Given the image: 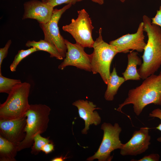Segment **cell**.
<instances>
[{
  "instance_id": "cell-1",
  "label": "cell",
  "mask_w": 161,
  "mask_h": 161,
  "mask_svg": "<svg viewBox=\"0 0 161 161\" xmlns=\"http://www.w3.org/2000/svg\"><path fill=\"white\" fill-rule=\"evenodd\" d=\"M150 104L161 106V73L150 75L141 85L129 90L127 97L119 104L116 110L122 112L123 107L132 104L134 112L139 116L144 108Z\"/></svg>"
},
{
  "instance_id": "cell-2",
  "label": "cell",
  "mask_w": 161,
  "mask_h": 161,
  "mask_svg": "<svg viewBox=\"0 0 161 161\" xmlns=\"http://www.w3.org/2000/svg\"><path fill=\"white\" fill-rule=\"evenodd\" d=\"M144 31L148 39L142 56L143 63L137 72L144 80L154 74L161 65V28L151 23V20L144 15L143 17Z\"/></svg>"
},
{
  "instance_id": "cell-3",
  "label": "cell",
  "mask_w": 161,
  "mask_h": 161,
  "mask_svg": "<svg viewBox=\"0 0 161 161\" xmlns=\"http://www.w3.org/2000/svg\"><path fill=\"white\" fill-rule=\"evenodd\" d=\"M50 111V107L45 104H30L25 115L26 117V136L17 146L18 151L32 146L35 135L46 131Z\"/></svg>"
},
{
  "instance_id": "cell-4",
  "label": "cell",
  "mask_w": 161,
  "mask_h": 161,
  "mask_svg": "<svg viewBox=\"0 0 161 161\" xmlns=\"http://www.w3.org/2000/svg\"><path fill=\"white\" fill-rule=\"evenodd\" d=\"M31 85L24 82L15 86L0 105V119L15 120L24 117L29 108L28 97Z\"/></svg>"
},
{
  "instance_id": "cell-5",
  "label": "cell",
  "mask_w": 161,
  "mask_h": 161,
  "mask_svg": "<svg viewBox=\"0 0 161 161\" xmlns=\"http://www.w3.org/2000/svg\"><path fill=\"white\" fill-rule=\"evenodd\" d=\"M98 37L94 41L93 52L90 55L92 72L99 73L107 84L110 75V67L115 56L119 53L115 47L105 42L102 36V28H100Z\"/></svg>"
},
{
  "instance_id": "cell-6",
  "label": "cell",
  "mask_w": 161,
  "mask_h": 161,
  "mask_svg": "<svg viewBox=\"0 0 161 161\" xmlns=\"http://www.w3.org/2000/svg\"><path fill=\"white\" fill-rule=\"evenodd\" d=\"M78 17L70 24L64 26L63 30L70 33L76 43L84 47L93 48L94 42L92 36L94 27L88 13L84 9L78 10Z\"/></svg>"
},
{
  "instance_id": "cell-7",
  "label": "cell",
  "mask_w": 161,
  "mask_h": 161,
  "mask_svg": "<svg viewBox=\"0 0 161 161\" xmlns=\"http://www.w3.org/2000/svg\"><path fill=\"white\" fill-rule=\"evenodd\" d=\"M101 129L103 131V139L98 149L95 154L86 160L92 161L97 159L98 161H110L113 158L111 153L114 150L120 149L123 144L120 140L122 129L117 123L113 126L110 123H104Z\"/></svg>"
},
{
  "instance_id": "cell-8",
  "label": "cell",
  "mask_w": 161,
  "mask_h": 161,
  "mask_svg": "<svg viewBox=\"0 0 161 161\" xmlns=\"http://www.w3.org/2000/svg\"><path fill=\"white\" fill-rule=\"evenodd\" d=\"M72 6L69 4L61 9H54L51 18L48 22L39 23L44 33V39L55 46L63 58L65 57L67 47L65 39L60 33L58 22L62 15Z\"/></svg>"
},
{
  "instance_id": "cell-9",
  "label": "cell",
  "mask_w": 161,
  "mask_h": 161,
  "mask_svg": "<svg viewBox=\"0 0 161 161\" xmlns=\"http://www.w3.org/2000/svg\"><path fill=\"white\" fill-rule=\"evenodd\" d=\"M67 47L65 57L58 68L63 70L68 66H73L87 71L92 72L90 55L84 50V47L76 43L73 44L65 39Z\"/></svg>"
},
{
  "instance_id": "cell-10",
  "label": "cell",
  "mask_w": 161,
  "mask_h": 161,
  "mask_svg": "<svg viewBox=\"0 0 161 161\" xmlns=\"http://www.w3.org/2000/svg\"><path fill=\"white\" fill-rule=\"evenodd\" d=\"M144 23L142 22L135 33L126 34L110 41L109 43L115 47L119 53H126L130 50L142 52L146 44L144 40Z\"/></svg>"
},
{
  "instance_id": "cell-11",
  "label": "cell",
  "mask_w": 161,
  "mask_h": 161,
  "mask_svg": "<svg viewBox=\"0 0 161 161\" xmlns=\"http://www.w3.org/2000/svg\"><path fill=\"white\" fill-rule=\"evenodd\" d=\"M149 129L147 127H142L139 130L135 131L130 140L123 144L120 149V154L123 156H136L145 152L151 144Z\"/></svg>"
},
{
  "instance_id": "cell-12",
  "label": "cell",
  "mask_w": 161,
  "mask_h": 161,
  "mask_svg": "<svg viewBox=\"0 0 161 161\" xmlns=\"http://www.w3.org/2000/svg\"><path fill=\"white\" fill-rule=\"evenodd\" d=\"M26 117L15 120L0 119V135L17 146L24 139Z\"/></svg>"
},
{
  "instance_id": "cell-13",
  "label": "cell",
  "mask_w": 161,
  "mask_h": 161,
  "mask_svg": "<svg viewBox=\"0 0 161 161\" xmlns=\"http://www.w3.org/2000/svg\"><path fill=\"white\" fill-rule=\"evenodd\" d=\"M24 12L22 19L31 18L37 20L39 23L48 22L52 17L54 7L43 1L32 0L24 4Z\"/></svg>"
},
{
  "instance_id": "cell-14",
  "label": "cell",
  "mask_w": 161,
  "mask_h": 161,
  "mask_svg": "<svg viewBox=\"0 0 161 161\" xmlns=\"http://www.w3.org/2000/svg\"><path fill=\"white\" fill-rule=\"evenodd\" d=\"M72 105L76 106L78 109L79 115L85 122V127L82 130L83 134H87L89 126L92 124L97 126L101 122V117L95 109H101L99 107L96 108V105L92 102L79 100L72 103Z\"/></svg>"
},
{
  "instance_id": "cell-15",
  "label": "cell",
  "mask_w": 161,
  "mask_h": 161,
  "mask_svg": "<svg viewBox=\"0 0 161 161\" xmlns=\"http://www.w3.org/2000/svg\"><path fill=\"white\" fill-rule=\"evenodd\" d=\"M137 52H130L127 55L128 64L126 69L122 74L125 81L129 80H139L141 79L137 69V65L142 64L141 58Z\"/></svg>"
},
{
  "instance_id": "cell-16",
  "label": "cell",
  "mask_w": 161,
  "mask_h": 161,
  "mask_svg": "<svg viewBox=\"0 0 161 161\" xmlns=\"http://www.w3.org/2000/svg\"><path fill=\"white\" fill-rule=\"evenodd\" d=\"M125 81L123 77L117 75L115 68L114 67L107 84V88L104 95L105 100L107 101L113 100L119 88Z\"/></svg>"
},
{
  "instance_id": "cell-17",
  "label": "cell",
  "mask_w": 161,
  "mask_h": 161,
  "mask_svg": "<svg viewBox=\"0 0 161 161\" xmlns=\"http://www.w3.org/2000/svg\"><path fill=\"white\" fill-rule=\"evenodd\" d=\"M18 151L17 145L0 135V160L14 161Z\"/></svg>"
},
{
  "instance_id": "cell-18",
  "label": "cell",
  "mask_w": 161,
  "mask_h": 161,
  "mask_svg": "<svg viewBox=\"0 0 161 161\" xmlns=\"http://www.w3.org/2000/svg\"><path fill=\"white\" fill-rule=\"evenodd\" d=\"M25 46L29 47H34L38 51L47 52L50 54L51 58L55 57L60 60L64 59L55 46L44 39H41L38 41H28L26 43Z\"/></svg>"
},
{
  "instance_id": "cell-19",
  "label": "cell",
  "mask_w": 161,
  "mask_h": 161,
  "mask_svg": "<svg viewBox=\"0 0 161 161\" xmlns=\"http://www.w3.org/2000/svg\"><path fill=\"white\" fill-rule=\"evenodd\" d=\"M20 80L10 79L3 76L0 71V92L9 94L13 88L21 83Z\"/></svg>"
},
{
  "instance_id": "cell-20",
  "label": "cell",
  "mask_w": 161,
  "mask_h": 161,
  "mask_svg": "<svg viewBox=\"0 0 161 161\" xmlns=\"http://www.w3.org/2000/svg\"><path fill=\"white\" fill-rule=\"evenodd\" d=\"M37 51L38 50L34 47H31L26 50L21 49L18 51L10 66V71L12 72L16 71L17 66L23 59L32 53Z\"/></svg>"
},
{
  "instance_id": "cell-21",
  "label": "cell",
  "mask_w": 161,
  "mask_h": 161,
  "mask_svg": "<svg viewBox=\"0 0 161 161\" xmlns=\"http://www.w3.org/2000/svg\"><path fill=\"white\" fill-rule=\"evenodd\" d=\"M33 143L32 146L31 153L35 155H37L41 151L43 146L48 143L53 142L48 138L42 137L40 134H38L34 137Z\"/></svg>"
},
{
  "instance_id": "cell-22",
  "label": "cell",
  "mask_w": 161,
  "mask_h": 161,
  "mask_svg": "<svg viewBox=\"0 0 161 161\" xmlns=\"http://www.w3.org/2000/svg\"><path fill=\"white\" fill-rule=\"evenodd\" d=\"M42 1L49 4L54 8L58 5L64 4L74 5L78 2L77 0H42Z\"/></svg>"
},
{
  "instance_id": "cell-23",
  "label": "cell",
  "mask_w": 161,
  "mask_h": 161,
  "mask_svg": "<svg viewBox=\"0 0 161 161\" xmlns=\"http://www.w3.org/2000/svg\"><path fill=\"white\" fill-rule=\"evenodd\" d=\"M12 43L11 39L9 40L4 47L0 49V71L3 60L7 55L9 48Z\"/></svg>"
},
{
  "instance_id": "cell-24",
  "label": "cell",
  "mask_w": 161,
  "mask_h": 161,
  "mask_svg": "<svg viewBox=\"0 0 161 161\" xmlns=\"http://www.w3.org/2000/svg\"><path fill=\"white\" fill-rule=\"evenodd\" d=\"M149 116L151 117H157L161 120V109L157 108L154 109L149 113ZM156 129L161 131V123L156 128ZM157 140L161 142V137L157 138Z\"/></svg>"
},
{
  "instance_id": "cell-25",
  "label": "cell",
  "mask_w": 161,
  "mask_h": 161,
  "mask_svg": "<svg viewBox=\"0 0 161 161\" xmlns=\"http://www.w3.org/2000/svg\"><path fill=\"white\" fill-rule=\"evenodd\" d=\"M160 158V155L157 154H151L148 155L144 156L138 160H132L131 161H158Z\"/></svg>"
},
{
  "instance_id": "cell-26",
  "label": "cell",
  "mask_w": 161,
  "mask_h": 161,
  "mask_svg": "<svg viewBox=\"0 0 161 161\" xmlns=\"http://www.w3.org/2000/svg\"><path fill=\"white\" fill-rule=\"evenodd\" d=\"M151 23L161 28V6L157 11L155 16L151 18Z\"/></svg>"
},
{
  "instance_id": "cell-27",
  "label": "cell",
  "mask_w": 161,
  "mask_h": 161,
  "mask_svg": "<svg viewBox=\"0 0 161 161\" xmlns=\"http://www.w3.org/2000/svg\"><path fill=\"white\" fill-rule=\"evenodd\" d=\"M54 145L53 142L48 143L44 145L42 148L41 151L46 154H48L54 151Z\"/></svg>"
},
{
  "instance_id": "cell-28",
  "label": "cell",
  "mask_w": 161,
  "mask_h": 161,
  "mask_svg": "<svg viewBox=\"0 0 161 161\" xmlns=\"http://www.w3.org/2000/svg\"><path fill=\"white\" fill-rule=\"evenodd\" d=\"M66 155L65 157L63 156H61L60 157H56L52 159L51 161H63L65 160L67 158Z\"/></svg>"
},
{
  "instance_id": "cell-29",
  "label": "cell",
  "mask_w": 161,
  "mask_h": 161,
  "mask_svg": "<svg viewBox=\"0 0 161 161\" xmlns=\"http://www.w3.org/2000/svg\"><path fill=\"white\" fill-rule=\"evenodd\" d=\"M84 0H77L78 2ZM92 1L99 5H102L104 3V0H90Z\"/></svg>"
},
{
  "instance_id": "cell-30",
  "label": "cell",
  "mask_w": 161,
  "mask_h": 161,
  "mask_svg": "<svg viewBox=\"0 0 161 161\" xmlns=\"http://www.w3.org/2000/svg\"><path fill=\"white\" fill-rule=\"evenodd\" d=\"M160 73H161V71L160 72Z\"/></svg>"
}]
</instances>
